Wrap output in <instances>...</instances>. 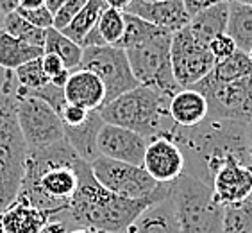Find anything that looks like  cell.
Masks as SVG:
<instances>
[{"label": "cell", "mask_w": 252, "mask_h": 233, "mask_svg": "<svg viewBox=\"0 0 252 233\" xmlns=\"http://www.w3.org/2000/svg\"><path fill=\"white\" fill-rule=\"evenodd\" d=\"M90 163L73 151L66 140L43 147H27L20 199L54 212L56 219L66 210L77 192Z\"/></svg>", "instance_id": "cell-1"}, {"label": "cell", "mask_w": 252, "mask_h": 233, "mask_svg": "<svg viewBox=\"0 0 252 233\" xmlns=\"http://www.w3.org/2000/svg\"><path fill=\"white\" fill-rule=\"evenodd\" d=\"M168 136L177 142L185 155L186 174L208 185H211L213 174L231 156L249 161L247 124L242 122L208 116L191 127L175 124Z\"/></svg>", "instance_id": "cell-2"}, {"label": "cell", "mask_w": 252, "mask_h": 233, "mask_svg": "<svg viewBox=\"0 0 252 233\" xmlns=\"http://www.w3.org/2000/svg\"><path fill=\"white\" fill-rule=\"evenodd\" d=\"M152 203H156V199H127L109 192L95 180L90 167L59 219L77 228L92 230L93 233H124Z\"/></svg>", "instance_id": "cell-3"}, {"label": "cell", "mask_w": 252, "mask_h": 233, "mask_svg": "<svg viewBox=\"0 0 252 233\" xmlns=\"http://www.w3.org/2000/svg\"><path fill=\"white\" fill-rule=\"evenodd\" d=\"M168 102L170 95L158 88L138 84L120 97L106 102L98 112L104 122L127 127L151 138L154 135H168L175 126L170 118Z\"/></svg>", "instance_id": "cell-4"}, {"label": "cell", "mask_w": 252, "mask_h": 233, "mask_svg": "<svg viewBox=\"0 0 252 233\" xmlns=\"http://www.w3.org/2000/svg\"><path fill=\"white\" fill-rule=\"evenodd\" d=\"M16 84L15 70H4L0 83V212L18 195L27 155L16 116Z\"/></svg>", "instance_id": "cell-5"}, {"label": "cell", "mask_w": 252, "mask_h": 233, "mask_svg": "<svg viewBox=\"0 0 252 233\" xmlns=\"http://www.w3.org/2000/svg\"><path fill=\"white\" fill-rule=\"evenodd\" d=\"M181 233H222L225 206L217 201L211 185L183 174L170 183Z\"/></svg>", "instance_id": "cell-6"}, {"label": "cell", "mask_w": 252, "mask_h": 233, "mask_svg": "<svg viewBox=\"0 0 252 233\" xmlns=\"http://www.w3.org/2000/svg\"><path fill=\"white\" fill-rule=\"evenodd\" d=\"M172 34L165 29H159L152 36L145 38L140 43L126 49L132 74L140 84L158 88L166 95H174L181 90L172 72L170 61V45Z\"/></svg>", "instance_id": "cell-7"}, {"label": "cell", "mask_w": 252, "mask_h": 233, "mask_svg": "<svg viewBox=\"0 0 252 233\" xmlns=\"http://www.w3.org/2000/svg\"><path fill=\"white\" fill-rule=\"evenodd\" d=\"M95 180L109 192L127 199H163L170 194V183H158L143 165L98 156L90 163Z\"/></svg>", "instance_id": "cell-8"}, {"label": "cell", "mask_w": 252, "mask_h": 233, "mask_svg": "<svg viewBox=\"0 0 252 233\" xmlns=\"http://www.w3.org/2000/svg\"><path fill=\"white\" fill-rule=\"evenodd\" d=\"M16 116L27 147H43L64 138L63 122L49 101L16 84Z\"/></svg>", "instance_id": "cell-9"}, {"label": "cell", "mask_w": 252, "mask_h": 233, "mask_svg": "<svg viewBox=\"0 0 252 233\" xmlns=\"http://www.w3.org/2000/svg\"><path fill=\"white\" fill-rule=\"evenodd\" d=\"M209 106V116L249 124L252 120V74L234 81H219L206 76L195 84Z\"/></svg>", "instance_id": "cell-10"}, {"label": "cell", "mask_w": 252, "mask_h": 233, "mask_svg": "<svg viewBox=\"0 0 252 233\" xmlns=\"http://www.w3.org/2000/svg\"><path fill=\"white\" fill-rule=\"evenodd\" d=\"M81 68H88L98 76L106 88V102L120 97L122 93L140 84L132 74L127 52L115 45H98L83 49Z\"/></svg>", "instance_id": "cell-11"}, {"label": "cell", "mask_w": 252, "mask_h": 233, "mask_svg": "<svg viewBox=\"0 0 252 233\" xmlns=\"http://www.w3.org/2000/svg\"><path fill=\"white\" fill-rule=\"evenodd\" d=\"M170 61L174 78L181 88H193L215 67V58L209 47L200 43L189 33L188 25L172 34Z\"/></svg>", "instance_id": "cell-12"}, {"label": "cell", "mask_w": 252, "mask_h": 233, "mask_svg": "<svg viewBox=\"0 0 252 233\" xmlns=\"http://www.w3.org/2000/svg\"><path fill=\"white\" fill-rule=\"evenodd\" d=\"M143 169L158 183H172L185 172V155L177 142L168 135H154L147 138Z\"/></svg>", "instance_id": "cell-13"}, {"label": "cell", "mask_w": 252, "mask_h": 233, "mask_svg": "<svg viewBox=\"0 0 252 233\" xmlns=\"http://www.w3.org/2000/svg\"><path fill=\"white\" fill-rule=\"evenodd\" d=\"M211 189L220 204L229 206L252 195V167L249 161L231 156L213 174Z\"/></svg>", "instance_id": "cell-14"}, {"label": "cell", "mask_w": 252, "mask_h": 233, "mask_svg": "<svg viewBox=\"0 0 252 233\" xmlns=\"http://www.w3.org/2000/svg\"><path fill=\"white\" fill-rule=\"evenodd\" d=\"M97 149L100 156L141 165L147 149V138L132 129L104 122L97 136Z\"/></svg>", "instance_id": "cell-15"}, {"label": "cell", "mask_w": 252, "mask_h": 233, "mask_svg": "<svg viewBox=\"0 0 252 233\" xmlns=\"http://www.w3.org/2000/svg\"><path fill=\"white\" fill-rule=\"evenodd\" d=\"M126 11L151 22L152 25L159 27V29L168 31V33H175V31L186 27L189 24V18H191L183 0L132 2Z\"/></svg>", "instance_id": "cell-16"}, {"label": "cell", "mask_w": 252, "mask_h": 233, "mask_svg": "<svg viewBox=\"0 0 252 233\" xmlns=\"http://www.w3.org/2000/svg\"><path fill=\"white\" fill-rule=\"evenodd\" d=\"M64 101L79 104L86 110H100L106 102V88L98 76L88 68H75L70 72L63 86Z\"/></svg>", "instance_id": "cell-17"}, {"label": "cell", "mask_w": 252, "mask_h": 233, "mask_svg": "<svg viewBox=\"0 0 252 233\" xmlns=\"http://www.w3.org/2000/svg\"><path fill=\"white\" fill-rule=\"evenodd\" d=\"M52 219H56L54 212L16 197L0 212V226L5 233H38Z\"/></svg>", "instance_id": "cell-18"}, {"label": "cell", "mask_w": 252, "mask_h": 233, "mask_svg": "<svg viewBox=\"0 0 252 233\" xmlns=\"http://www.w3.org/2000/svg\"><path fill=\"white\" fill-rule=\"evenodd\" d=\"M124 233H181L172 194L149 204Z\"/></svg>", "instance_id": "cell-19"}, {"label": "cell", "mask_w": 252, "mask_h": 233, "mask_svg": "<svg viewBox=\"0 0 252 233\" xmlns=\"http://www.w3.org/2000/svg\"><path fill=\"white\" fill-rule=\"evenodd\" d=\"M170 118L181 127H191L209 116L208 101L197 88H181L168 102Z\"/></svg>", "instance_id": "cell-20"}, {"label": "cell", "mask_w": 252, "mask_h": 233, "mask_svg": "<svg viewBox=\"0 0 252 233\" xmlns=\"http://www.w3.org/2000/svg\"><path fill=\"white\" fill-rule=\"evenodd\" d=\"M104 126V118H102L98 110H92L86 122L79 124V126H63L64 129V140L73 147L83 160L92 163L95 158H98L97 149V136L100 127Z\"/></svg>", "instance_id": "cell-21"}, {"label": "cell", "mask_w": 252, "mask_h": 233, "mask_svg": "<svg viewBox=\"0 0 252 233\" xmlns=\"http://www.w3.org/2000/svg\"><path fill=\"white\" fill-rule=\"evenodd\" d=\"M231 2V0H229ZM229 2L211 5L208 9L199 11L197 15L189 18L188 29L199 39L200 43L209 45V41L220 33L227 31V18H229Z\"/></svg>", "instance_id": "cell-22"}, {"label": "cell", "mask_w": 252, "mask_h": 233, "mask_svg": "<svg viewBox=\"0 0 252 233\" xmlns=\"http://www.w3.org/2000/svg\"><path fill=\"white\" fill-rule=\"evenodd\" d=\"M45 54L43 47L24 43L22 39L15 38L7 31L0 29V68L4 70H16L20 65L34 58H41Z\"/></svg>", "instance_id": "cell-23"}, {"label": "cell", "mask_w": 252, "mask_h": 233, "mask_svg": "<svg viewBox=\"0 0 252 233\" xmlns=\"http://www.w3.org/2000/svg\"><path fill=\"white\" fill-rule=\"evenodd\" d=\"M225 33L236 41V47L243 52L252 49V5L229 2V18Z\"/></svg>", "instance_id": "cell-24"}, {"label": "cell", "mask_w": 252, "mask_h": 233, "mask_svg": "<svg viewBox=\"0 0 252 233\" xmlns=\"http://www.w3.org/2000/svg\"><path fill=\"white\" fill-rule=\"evenodd\" d=\"M45 52H54L58 54L59 58L63 59V63L66 65L68 70H75L81 67L83 61V47L79 43H75L73 39H70L68 36H64L61 31L47 29V36H45Z\"/></svg>", "instance_id": "cell-25"}, {"label": "cell", "mask_w": 252, "mask_h": 233, "mask_svg": "<svg viewBox=\"0 0 252 233\" xmlns=\"http://www.w3.org/2000/svg\"><path fill=\"white\" fill-rule=\"evenodd\" d=\"M106 0H86V4L81 7V11L77 13V16L70 22V25H66L61 33L64 36H68L70 39H73L75 43L81 45L83 38L90 33L92 27H95L100 18V13L106 7Z\"/></svg>", "instance_id": "cell-26"}, {"label": "cell", "mask_w": 252, "mask_h": 233, "mask_svg": "<svg viewBox=\"0 0 252 233\" xmlns=\"http://www.w3.org/2000/svg\"><path fill=\"white\" fill-rule=\"evenodd\" d=\"M2 29L7 31L9 34H13L15 38L22 39L24 43L34 45V47H43L45 45V36H47V29L36 27L31 22L20 15L18 11H13L9 15L4 16V24Z\"/></svg>", "instance_id": "cell-27"}, {"label": "cell", "mask_w": 252, "mask_h": 233, "mask_svg": "<svg viewBox=\"0 0 252 233\" xmlns=\"http://www.w3.org/2000/svg\"><path fill=\"white\" fill-rule=\"evenodd\" d=\"M251 74H252V61L249 58V54L238 49L229 58L222 59V61H217L213 70L209 72V76L219 79V81H234V79L247 78Z\"/></svg>", "instance_id": "cell-28"}, {"label": "cell", "mask_w": 252, "mask_h": 233, "mask_svg": "<svg viewBox=\"0 0 252 233\" xmlns=\"http://www.w3.org/2000/svg\"><path fill=\"white\" fill-rule=\"evenodd\" d=\"M222 233H252V195L242 203L225 206Z\"/></svg>", "instance_id": "cell-29"}, {"label": "cell", "mask_w": 252, "mask_h": 233, "mask_svg": "<svg viewBox=\"0 0 252 233\" xmlns=\"http://www.w3.org/2000/svg\"><path fill=\"white\" fill-rule=\"evenodd\" d=\"M16 83L20 88H24L25 92H38L47 84H50L49 76L45 74L41 58H34L25 61L24 65H20L15 70Z\"/></svg>", "instance_id": "cell-30"}, {"label": "cell", "mask_w": 252, "mask_h": 233, "mask_svg": "<svg viewBox=\"0 0 252 233\" xmlns=\"http://www.w3.org/2000/svg\"><path fill=\"white\" fill-rule=\"evenodd\" d=\"M97 29L107 45H117L126 31V13L106 5L97 22Z\"/></svg>", "instance_id": "cell-31"}, {"label": "cell", "mask_w": 252, "mask_h": 233, "mask_svg": "<svg viewBox=\"0 0 252 233\" xmlns=\"http://www.w3.org/2000/svg\"><path fill=\"white\" fill-rule=\"evenodd\" d=\"M124 13H126V31H124V36L115 47H120V49L126 50L159 31V27H156L151 22H147L140 16L127 13V11H124Z\"/></svg>", "instance_id": "cell-32"}, {"label": "cell", "mask_w": 252, "mask_h": 233, "mask_svg": "<svg viewBox=\"0 0 252 233\" xmlns=\"http://www.w3.org/2000/svg\"><path fill=\"white\" fill-rule=\"evenodd\" d=\"M41 63H43V70L45 74L49 76L50 83L54 86L63 88L66 83L68 76H70V70L66 68V65L63 63V59L59 58L58 54L54 52H45L41 56Z\"/></svg>", "instance_id": "cell-33"}, {"label": "cell", "mask_w": 252, "mask_h": 233, "mask_svg": "<svg viewBox=\"0 0 252 233\" xmlns=\"http://www.w3.org/2000/svg\"><path fill=\"white\" fill-rule=\"evenodd\" d=\"M84 4H86V0H64V4L54 13V29L63 31L66 25H70V22L77 16Z\"/></svg>", "instance_id": "cell-34"}, {"label": "cell", "mask_w": 252, "mask_h": 233, "mask_svg": "<svg viewBox=\"0 0 252 233\" xmlns=\"http://www.w3.org/2000/svg\"><path fill=\"white\" fill-rule=\"evenodd\" d=\"M27 22H31L36 27L41 29H50L54 24V15L49 11L47 5H38V7H18L16 9Z\"/></svg>", "instance_id": "cell-35"}, {"label": "cell", "mask_w": 252, "mask_h": 233, "mask_svg": "<svg viewBox=\"0 0 252 233\" xmlns=\"http://www.w3.org/2000/svg\"><path fill=\"white\" fill-rule=\"evenodd\" d=\"M58 113L61 122H63V126H79V124L86 122L92 110H86V108L79 106V104H72V102L64 101L61 104V108L58 110Z\"/></svg>", "instance_id": "cell-36"}, {"label": "cell", "mask_w": 252, "mask_h": 233, "mask_svg": "<svg viewBox=\"0 0 252 233\" xmlns=\"http://www.w3.org/2000/svg\"><path fill=\"white\" fill-rule=\"evenodd\" d=\"M208 47H209V50H211V54H213L215 63H217V61H222V59H225V58H229L231 54H234L238 50L236 41H234V39L231 38L227 33L217 34V36L209 41Z\"/></svg>", "instance_id": "cell-37"}, {"label": "cell", "mask_w": 252, "mask_h": 233, "mask_svg": "<svg viewBox=\"0 0 252 233\" xmlns=\"http://www.w3.org/2000/svg\"><path fill=\"white\" fill-rule=\"evenodd\" d=\"M185 2V7L188 11L189 16L197 15L199 11H204L211 7V5H217V4H222V2H229V0H183Z\"/></svg>", "instance_id": "cell-38"}, {"label": "cell", "mask_w": 252, "mask_h": 233, "mask_svg": "<svg viewBox=\"0 0 252 233\" xmlns=\"http://www.w3.org/2000/svg\"><path fill=\"white\" fill-rule=\"evenodd\" d=\"M38 233H68V224L64 221H61V219H52Z\"/></svg>", "instance_id": "cell-39"}, {"label": "cell", "mask_w": 252, "mask_h": 233, "mask_svg": "<svg viewBox=\"0 0 252 233\" xmlns=\"http://www.w3.org/2000/svg\"><path fill=\"white\" fill-rule=\"evenodd\" d=\"M18 7H20V0H0V13L4 16L16 11Z\"/></svg>", "instance_id": "cell-40"}, {"label": "cell", "mask_w": 252, "mask_h": 233, "mask_svg": "<svg viewBox=\"0 0 252 233\" xmlns=\"http://www.w3.org/2000/svg\"><path fill=\"white\" fill-rule=\"evenodd\" d=\"M106 4L109 5V7H115V9L126 11L127 7L132 4V0H106Z\"/></svg>", "instance_id": "cell-41"}, {"label": "cell", "mask_w": 252, "mask_h": 233, "mask_svg": "<svg viewBox=\"0 0 252 233\" xmlns=\"http://www.w3.org/2000/svg\"><path fill=\"white\" fill-rule=\"evenodd\" d=\"M247 153H249V163L252 167V120L247 124Z\"/></svg>", "instance_id": "cell-42"}, {"label": "cell", "mask_w": 252, "mask_h": 233, "mask_svg": "<svg viewBox=\"0 0 252 233\" xmlns=\"http://www.w3.org/2000/svg\"><path fill=\"white\" fill-rule=\"evenodd\" d=\"M63 4H64V0H45V5L49 7V11L52 13V15H54V13H56V11H58Z\"/></svg>", "instance_id": "cell-43"}, {"label": "cell", "mask_w": 252, "mask_h": 233, "mask_svg": "<svg viewBox=\"0 0 252 233\" xmlns=\"http://www.w3.org/2000/svg\"><path fill=\"white\" fill-rule=\"evenodd\" d=\"M43 4L45 0H20V7H38Z\"/></svg>", "instance_id": "cell-44"}, {"label": "cell", "mask_w": 252, "mask_h": 233, "mask_svg": "<svg viewBox=\"0 0 252 233\" xmlns=\"http://www.w3.org/2000/svg\"><path fill=\"white\" fill-rule=\"evenodd\" d=\"M68 233H93L92 230H88V228H75L72 230V232H68Z\"/></svg>", "instance_id": "cell-45"}, {"label": "cell", "mask_w": 252, "mask_h": 233, "mask_svg": "<svg viewBox=\"0 0 252 233\" xmlns=\"http://www.w3.org/2000/svg\"><path fill=\"white\" fill-rule=\"evenodd\" d=\"M233 2H238V4H245V5H252V0H233Z\"/></svg>", "instance_id": "cell-46"}, {"label": "cell", "mask_w": 252, "mask_h": 233, "mask_svg": "<svg viewBox=\"0 0 252 233\" xmlns=\"http://www.w3.org/2000/svg\"><path fill=\"white\" fill-rule=\"evenodd\" d=\"M2 24H4V15L0 13V29H2Z\"/></svg>", "instance_id": "cell-47"}, {"label": "cell", "mask_w": 252, "mask_h": 233, "mask_svg": "<svg viewBox=\"0 0 252 233\" xmlns=\"http://www.w3.org/2000/svg\"><path fill=\"white\" fill-rule=\"evenodd\" d=\"M132 2H156V0H132Z\"/></svg>", "instance_id": "cell-48"}, {"label": "cell", "mask_w": 252, "mask_h": 233, "mask_svg": "<svg viewBox=\"0 0 252 233\" xmlns=\"http://www.w3.org/2000/svg\"><path fill=\"white\" fill-rule=\"evenodd\" d=\"M247 54H249V58H251V61H252V49H251V50H249V52H247Z\"/></svg>", "instance_id": "cell-49"}, {"label": "cell", "mask_w": 252, "mask_h": 233, "mask_svg": "<svg viewBox=\"0 0 252 233\" xmlns=\"http://www.w3.org/2000/svg\"><path fill=\"white\" fill-rule=\"evenodd\" d=\"M0 233H5V232H4V228H2V226H0Z\"/></svg>", "instance_id": "cell-50"}, {"label": "cell", "mask_w": 252, "mask_h": 233, "mask_svg": "<svg viewBox=\"0 0 252 233\" xmlns=\"http://www.w3.org/2000/svg\"><path fill=\"white\" fill-rule=\"evenodd\" d=\"M106 233H109V232H106Z\"/></svg>", "instance_id": "cell-51"}]
</instances>
